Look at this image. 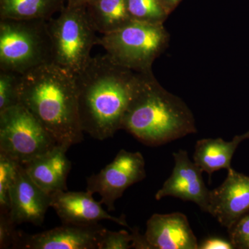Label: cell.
Here are the masks:
<instances>
[{
  "label": "cell",
  "instance_id": "13",
  "mask_svg": "<svg viewBox=\"0 0 249 249\" xmlns=\"http://www.w3.org/2000/svg\"><path fill=\"white\" fill-rule=\"evenodd\" d=\"M52 204V195L46 193L18 165L16 179L10 191V214L16 225L30 223L41 226Z\"/></svg>",
  "mask_w": 249,
  "mask_h": 249
},
{
  "label": "cell",
  "instance_id": "22",
  "mask_svg": "<svg viewBox=\"0 0 249 249\" xmlns=\"http://www.w3.org/2000/svg\"><path fill=\"white\" fill-rule=\"evenodd\" d=\"M133 237L127 231H111L106 229L98 243V249H132Z\"/></svg>",
  "mask_w": 249,
  "mask_h": 249
},
{
  "label": "cell",
  "instance_id": "12",
  "mask_svg": "<svg viewBox=\"0 0 249 249\" xmlns=\"http://www.w3.org/2000/svg\"><path fill=\"white\" fill-rule=\"evenodd\" d=\"M101 201L93 199V193L60 191L52 195V204L63 224L91 226L101 220H109L129 228L124 215L115 217L108 213Z\"/></svg>",
  "mask_w": 249,
  "mask_h": 249
},
{
  "label": "cell",
  "instance_id": "28",
  "mask_svg": "<svg viewBox=\"0 0 249 249\" xmlns=\"http://www.w3.org/2000/svg\"><path fill=\"white\" fill-rule=\"evenodd\" d=\"M76 1H79V2L81 1H87V0H76Z\"/></svg>",
  "mask_w": 249,
  "mask_h": 249
},
{
  "label": "cell",
  "instance_id": "2",
  "mask_svg": "<svg viewBox=\"0 0 249 249\" xmlns=\"http://www.w3.org/2000/svg\"><path fill=\"white\" fill-rule=\"evenodd\" d=\"M19 103L58 145L83 142L75 76L66 70L50 63L20 75Z\"/></svg>",
  "mask_w": 249,
  "mask_h": 249
},
{
  "label": "cell",
  "instance_id": "24",
  "mask_svg": "<svg viewBox=\"0 0 249 249\" xmlns=\"http://www.w3.org/2000/svg\"><path fill=\"white\" fill-rule=\"evenodd\" d=\"M16 226L10 211L0 210V249H14L18 235Z\"/></svg>",
  "mask_w": 249,
  "mask_h": 249
},
{
  "label": "cell",
  "instance_id": "26",
  "mask_svg": "<svg viewBox=\"0 0 249 249\" xmlns=\"http://www.w3.org/2000/svg\"><path fill=\"white\" fill-rule=\"evenodd\" d=\"M131 231H132V237H133L132 249H151V247L145 238V235H142L137 228L131 229Z\"/></svg>",
  "mask_w": 249,
  "mask_h": 249
},
{
  "label": "cell",
  "instance_id": "19",
  "mask_svg": "<svg viewBox=\"0 0 249 249\" xmlns=\"http://www.w3.org/2000/svg\"><path fill=\"white\" fill-rule=\"evenodd\" d=\"M19 163L0 154V210L10 211V191Z\"/></svg>",
  "mask_w": 249,
  "mask_h": 249
},
{
  "label": "cell",
  "instance_id": "27",
  "mask_svg": "<svg viewBox=\"0 0 249 249\" xmlns=\"http://www.w3.org/2000/svg\"><path fill=\"white\" fill-rule=\"evenodd\" d=\"M169 1H170V2H172V3H176V2H178V0H169Z\"/></svg>",
  "mask_w": 249,
  "mask_h": 249
},
{
  "label": "cell",
  "instance_id": "25",
  "mask_svg": "<svg viewBox=\"0 0 249 249\" xmlns=\"http://www.w3.org/2000/svg\"><path fill=\"white\" fill-rule=\"evenodd\" d=\"M234 249L230 240L219 237H210L201 242L199 249Z\"/></svg>",
  "mask_w": 249,
  "mask_h": 249
},
{
  "label": "cell",
  "instance_id": "11",
  "mask_svg": "<svg viewBox=\"0 0 249 249\" xmlns=\"http://www.w3.org/2000/svg\"><path fill=\"white\" fill-rule=\"evenodd\" d=\"M249 211V177L231 168L227 178L210 191L208 213L230 229Z\"/></svg>",
  "mask_w": 249,
  "mask_h": 249
},
{
  "label": "cell",
  "instance_id": "21",
  "mask_svg": "<svg viewBox=\"0 0 249 249\" xmlns=\"http://www.w3.org/2000/svg\"><path fill=\"white\" fill-rule=\"evenodd\" d=\"M127 10L132 19L160 23L163 11L158 0H127Z\"/></svg>",
  "mask_w": 249,
  "mask_h": 249
},
{
  "label": "cell",
  "instance_id": "15",
  "mask_svg": "<svg viewBox=\"0 0 249 249\" xmlns=\"http://www.w3.org/2000/svg\"><path fill=\"white\" fill-rule=\"evenodd\" d=\"M70 147L56 145L44 155L23 164L31 179L46 193L67 191L71 163L67 157Z\"/></svg>",
  "mask_w": 249,
  "mask_h": 249
},
{
  "label": "cell",
  "instance_id": "8",
  "mask_svg": "<svg viewBox=\"0 0 249 249\" xmlns=\"http://www.w3.org/2000/svg\"><path fill=\"white\" fill-rule=\"evenodd\" d=\"M145 165L142 153L122 149L111 163L87 178V191L98 193L108 211H114L116 201L126 189L146 178Z\"/></svg>",
  "mask_w": 249,
  "mask_h": 249
},
{
  "label": "cell",
  "instance_id": "5",
  "mask_svg": "<svg viewBox=\"0 0 249 249\" xmlns=\"http://www.w3.org/2000/svg\"><path fill=\"white\" fill-rule=\"evenodd\" d=\"M165 40L160 23L132 19L121 29L98 37L96 45L103 47L116 63L145 73L149 72Z\"/></svg>",
  "mask_w": 249,
  "mask_h": 249
},
{
  "label": "cell",
  "instance_id": "16",
  "mask_svg": "<svg viewBox=\"0 0 249 249\" xmlns=\"http://www.w3.org/2000/svg\"><path fill=\"white\" fill-rule=\"evenodd\" d=\"M249 139V131L242 135L235 136L231 142L221 138L197 141L193 155L195 163L210 176L218 170H230L232 168V157L237 147Z\"/></svg>",
  "mask_w": 249,
  "mask_h": 249
},
{
  "label": "cell",
  "instance_id": "6",
  "mask_svg": "<svg viewBox=\"0 0 249 249\" xmlns=\"http://www.w3.org/2000/svg\"><path fill=\"white\" fill-rule=\"evenodd\" d=\"M52 63L76 76L88 65L98 37L86 11L70 7L61 16L49 21Z\"/></svg>",
  "mask_w": 249,
  "mask_h": 249
},
{
  "label": "cell",
  "instance_id": "10",
  "mask_svg": "<svg viewBox=\"0 0 249 249\" xmlns=\"http://www.w3.org/2000/svg\"><path fill=\"white\" fill-rule=\"evenodd\" d=\"M173 155V173L157 192L155 199L159 201L166 196H173L195 203L201 211L208 213L211 191L205 185L202 170L191 161L186 150H178Z\"/></svg>",
  "mask_w": 249,
  "mask_h": 249
},
{
  "label": "cell",
  "instance_id": "20",
  "mask_svg": "<svg viewBox=\"0 0 249 249\" xmlns=\"http://www.w3.org/2000/svg\"><path fill=\"white\" fill-rule=\"evenodd\" d=\"M20 74L14 72L0 71V111L19 103Z\"/></svg>",
  "mask_w": 249,
  "mask_h": 249
},
{
  "label": "cell",
  "instance_id": "1",
  "mask_svg": "<svg viewBox=\"0 0 249 249\" xmlns=\"http://www.w3.org/2000/svg\"><path fill=\"white\" fill-rule=\"evenodd\" d=\"M75 76L83 132L99 141L121 129L137 76L108 54L91 57Z\"/></svg>",
  "mask_w": 249,
  "mask_h": 249
},
{
  "label": "cell",
  "instance_id": "18",
  "mask_svg": "<svg viewBox=\"0 0 249 249\" xmlns=\"http://www.w3.org/2000/svg\"><path fill=\"white\" fill-rule=\"evenodd\" d=\"M56 0H2L1 19H45L56 9Z\"/></svg>",
  "mask_w": 249,
  "mask_h": 249
},
{
  "label": "cell",
  "instance_id": "14",
  "mask_svg": "<svg viewBox=\"0 0 249 249\" xmlns=\"http://www.w3.org/2000/svg\"><path fill=\"white\" fill-rule=\"evenodd\" d=\"M146 227L144 235L151 249H199L188 218L181 213L154 214Z\"/></svg>",
  "mask_w": 249,
  "mask_h": 249
},
{
  "label": "cell",
  "instance_id": "3",
  "mask_svg": "<svg viewBox=\"0 0 249 249\" xmlns=\"http://www.w3.org/2000/svg\"><path fill=\"white\" fill-rule=\"evenodd\" d=\"M121 129L154 147L196 132L193 114L186 105L160 88L149 72L136 78Z\"/></svg>",
  "mask_w": 249,
  "mask_h": 249
},
{
  "label": "cell",
  "instance_id": "9",
  "mask_svg": "<svg viewBox=\"0 0 249 249\" xmlns=\"http://www.w3.org/2000/svg\"><path fill=\"white\" fill-rule=\"evenodd\" d=\"M106 228L100 224L61 227L36 234L18 231L14 249H96Z\"/></svg>",
  "mask_w": 249,
  "mask_h": 249
},
{
  "label": "cell",
  "instance_id": "23",
  "mask_svg": "<svg viewBox=\"0 0 249 249\" xmlns=\"http://www.w3.org/2000/svg\"><path fill=\"white\" fill-rule=\"evenodd\" d=\"M228 230L234 249H249V213L241 217Z\"/></svg>",
  "mask_w": 249,
  "mask_h": 249
},
{
  "label": "cell",
  "instance_id": "7",
  "mask_svg": "<svg viewBox=\"0 0 249 249\" xmlns=\"http://www.w3.org/2000/svg\"><path fill=\"white\" fill-rule=\"evenodd\" d=\"M58 145L20 103L0 111V154L23 165Z\"/></svg>",
  "mask_w": 249,
  "mask_h": 249
},
{
  "label": "cell",
  "instance_id": "4",
  "mask_svg": "<svg viewBox=\"0 0 249 249\" xmlns=\"http://www.w3.org/2000/svg\"><path fill=\"white\" fill-rule=\"evenodd\" d=\"M52 63L48 21L1 19L0 70L24 74Z\"/></svg>",
  "mask_w": 249,
  "mask_h": 249
},
{
  "label": "cell",
  "instance_id": "17",
  "mask_svg": "<svg viewBox=\"0 0 249 249\" xmlns=\"http://www.w3.org/2000/svg\"><path fill=\"white\" fill-rule=\"evenodd\" d=\"M91 11L86 13L96 32L102 35L114 32L132 20L127 0H93Z\"/></svg>",
  "mask_w": 249,
  "mask_h": 249
}]
</instances>
